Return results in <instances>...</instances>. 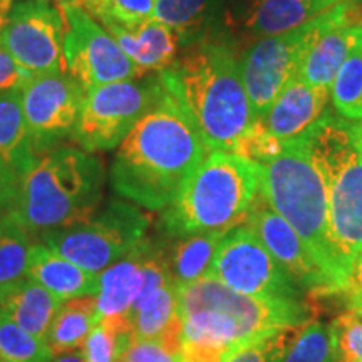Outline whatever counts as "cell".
Returning <instances> with one entry per match:
<instances>
[{
	"label": "cell",
	"instance_id": "6da1fadb",
	"mask_svg": "<svg viewBox=\"0 0 362 362\" xmlns=\"http://www.w3.org/2000/svg\"><path fill=\"white\" fill-rule=\"evenodd\" d=\"M208 153L192 117L165 90L121 141L111 163V187L136 205L165 210Z\"/></svg>",
	"mask_w": 362,
	"mask_h": 362
},
{
	"label": "cell",
	"instance_id": "7a4b0ae2",
	"mask_svg": "<svg viewBox=\"0 0 362 362\" xmlns=\"http://www.w3.org/2000/svg\"><path fill=\"white\" fill-rule=\"evenodd\" d=\"M176 288L183 362H225L262 337L309 322L304 302L248 297L211 277Z\"/></svg>",
	"mask_w": 362,
	"mask_h": 362
},
{
	"label": "cell",
	"instance_id": "3957f363",
	"mask_svg": "<svg viewBox=\"0 0 362 362\" xmlns=\"http://www.w3.org/2000/svg\"><path fill=\"white\" fill-rule=\"evenodd\" d=\"M158 76L192 117L208 151L235 153L257 123L237 57L220 39L189 45Z\"/></svg>",
	"mask_w": 362,
	"mask_h": 362
},
{
	"label": "cell",
	"instance_id": "277c9868",
	"mask_svg": "<svg viewBox=\"0 0 362 362\" xmlns=\"http://www.w3.org/2000/svg\"><path fill=\"white\" fill-rule=\"evenodd\" d=\"M104 183L99 158L79 148H52L16 181L7 214L29 235L64 228L96 214Z\"/></svg>",
	"mask_w": 362,
	"mask_h": 362
},
{
	"label": "cell",
	"instance_id": "5b68a950",
	"mask_svg": "<svg viewBox=\"0 0 362 362\" xmlns=\"http://www.w3.org/2000/svg\"><path fill=\"white\" fill-rule=\"evenodd\" d=\"M257 170L262 197L304 240L337 291L346 292L349 274L330 232L324 180L312 161L304 136L285 143L274 158L259 163Z\"/></svg>",
	"mask_w": 362,
	"mask_h": 362
},
{
	"label": "cell",
	"instance_id": "8992f818",
	"mask_svg": "<svg viewBox=\"0 0 362 362\" xmlns=\"http://www.w3.org/2000/svg\"><path fill=\"white\" fill-rule=\"evenodd\" d=\"M259 197L255 163L232 151H210L176 200L165 208L161 226L170 237L221 232L245 223Z\"/></svg>",
	"mask_w": 362,
	"mask_h": 362
},
{
	"label": "cell",
	"instance_id": "52a82bcc",
	"mask_svg": "<svg viewBox=\"0 0 362 362\" xmlns=\"http://www.w3.org/2000/svg\"><path fill=\"white\" fill-rule=\"evenodd\" d=\"M315 168L322 176L329 221L347 274L362 248V128L361 123L325 115L304 134Z\"/></svg>",
	"mask_w": 362,
	"mask_h": 362
},
{
	"label": "cell",
	"instance_id": "ba28073f",
	"mask_svg": "<svg viewBox=\"0 0 362 362\" xmlns=\"http://www.w3.org/2000/svg\"><path fill=\"white\" fill-rule=\"evenodd\" d=\"M357 16L352 0H342L309 24L291 33L262 37L240 57V72L253 115L262 119L279 93L298 74L309 49L334 25Z\"/></svg>",
	"mask_w": 362,
	"mask_h": 362
},
{
	"label": "cell",
	"instance_id": "9c48e42d",
	"mask_svg": "<svg viewBox=\"0 0 362 362\" xmlns=\"http://www.w3.org/2000/svg\"><path fill=\"white\" fill-rule=\"evenodd\" d=\"M149 218L128 202L112 200L88 220L42 235L45 247L90 274H101L146 238Z\"/></svg>",
	"mask_w": 362,
	"mask_h": 362
},
{
	"label": "cell",
	"instance_id": "30bf717a",
	"mask_svg": "<svg viewBox=\"0 0 362 362\" xmlns=\"http://www.w3.org/2000/svg\"><path fill=\"white\" fill-rule=\"evenodd\" d=\"M160 76H141L86 90L71 138L84 151H111L165 94Z\"/></svg>",
	"mask_w": 362,
	"mask_h": 362
},
{
	"label": "cell",
	"instance_id": "8fae6325",
	"mask_svg": "<svg viewBox=\"0 0 362 362\" xmlns=\"http://www.w3.org/2000/svg\"><path fill=\"white\" fill-rule=\"evenodd\" d=\"M206 277L248 297L302 302L300 285L245 223L225 235Z\"/></svg>",
	"mask_w": 362,
	"mask_h": 362
},
{
	"label": "cell",
	"instance_id": "7c38bea8",
	"mask_svg": "<svg viewBox=\"0 0 362 362\" xmlns=\"http://www.w3.org/2000/svg\"><path fill=\"white\" fill-rule=\"evenodd\" d=\"M64 21V64L86 90L141 78L115 37L83 7L61 11Z\"/></svg>",
	"mask_w": 362,
	"mask_h": 362
},
{
	"label": "cell",
	"instance_id": "4fadbf2b",
	"mask_svg": "<svg viewBox=\"0 0 362 362\" xmlns=\"http://www.w3.org/2000/svg\"><path fill=\"white\" fill-rule=\"evenodd\" d=\"M0 45L29 74L66 72L64 21L51 0L13 4L0 25Z\"/></svg>",
	"mask_w": 362,
	"mask_h": 362
},
{
	"label": "cell",
	"instance_id": "5bb4252c",
	"mask_svg": "<svg viewBox=\"0 0 362 362\" xmlns=\"http://www.w3.org/2000/svg\"><path fill=\"white\" fill-rule=\"evenodd\" d=\"M86 89L67 72L30 76L21 88L22 110L35 155L72 136Z\"/></svg>",
	"mask_w": 362,
	"mask_h": 362
},
{
	"label": "cell",
	"instance_id": "9a60e30c",
	"mask_svg": "<svg viewBox=\"0 0 362 362\" xmlns=\"http://www.w3.org/2000/svg\"><path fill=\"white\" fill-rule=\"evenodd\" d=\"M245 225L302 288L320 293L339 292L336 284L319 265L304 240L267 203L260 192L248 211Z\"/></svg>",
	"mask_w": 362,
	"mask_h": 362
},
{
	"label": "cell",
	"instance_id": "2e32d148",
	"mask_svg": "<svg viewBox=\"0 0 362 362\" xmlns=\"http://www.w3.org/2000/svg\"><path fill=\"white\" fill-rule=\"evenodd\" d=\"M329 101L330 89L314 88L296 76L280 90L260 121L279 141H292L327 115Z\"/></svg>",
	"mask_w": 362,
	"mask_h": 362
},
{
	"label": "cell",
	"instance_id": "e0dca14e",
	"mask_svg": "<svg viewBox=\"0 0 362 362\" xmlns=\"http://www.w3.org/2000/svg\"><path fill=\"white\" fill-rule=\"evenodd\" d=\"M99 24L115 37L141 76L161 72L178 57V37L155 19L144 21L136 27H124L111 21H101Z\"/></svg>",
	"mask_w": 362,
	"mask_h": 362
},
{
	"label": "cell",
	"instance_id": "ac0fdd59",
	"mask_svg": "<svg viewBox=\"0 0 362 362\" xmlns=\"http://www.w3.org/2000/svg\"><path fill=\"white\" fill-rule=\"evenodd\" d=\"M361 44L362 21L354 16L317 39L302 61L297 76L314 88L330 89L339 69Z\"/></svg>",
	"mask_w": 362,
	"mask_h": 362
},
{
	"label": "cell",
	"instance_id": "d6986e66",
	"mask_svg": "<svg viewBox=\"0 0 362 362\" xmlns=\"http://www.w3.org/2000/svg\"><path fill=\"white\" fill-rule=\"evenodd\" d=\"M29 277L62 302L99 293V274L81 269L49 247L33 245L29 253Z\"/></svg>",
	"mask_w": 362,
	"mask_h": 362
},
{
	"label": "cell",
	"instance_id": "ffe728a7",
	"mask_svg": "<svg viewBox=\"0 0 362 362\" xmlns=\"http://www.w3.org/2000/svg\"><path fill=\"white\" fill-rule=\"evenodd\" d=\"M223 0H158L151 19L178 37L180 47L216 40Z\"/></svg>",
	"mask_w": 362,
	"mask_h": 362
},
{
	"label": "cell",
	"instance_id": "44dd1931",
	"mask_svg": "<svg viewBox=\"0 0 362 362\" xmlns=\"http://www.w3.org/2000/svg\"><path fill=\"white\" fill-rule=\"evenodd\" d=\"M146 238L136 245L128 255L117 260L99 274L98 314L104 317H129L143 285V248Z\"/></svg>",
	"mask_w": 362,
	"mask_h": 362
},
{
	"label": "cell",
	"instance_id": "7402d4cb",
	"mask_svg": "<svg viewBox=\"0 0 362 362\" xmlns=\"http://www.w3.org/2000/svg\"><path fill=\"white\" fill-rule=\"evenodd\" d=\"M342 0H255L245 25L253 35L272 37L309 24Z\"/></svg>",
	"mask_w": 362,
	"mask_h": 362
},
{
	"label": "cell",
	"instance_id": "603a6c76",
	"mask_svg": "<svg viewBox=\"0 0 362 362\" xmlns=\"http://www.w3.org/2000/svg\"><path fill=\"white\" fill-rule=\"evenodd\" d=\"M24 110L21 89L0 93V163L16 181L37 161Z\"/></svg>",
	"mask_w": 362,
	"mask_h": 362
},
{
	"label": "cell",
	"instance_id": "cb8c5ba5",
	"mask_svg": "<svg viewBox=\"0 0 362 362\" xmlns=\"http://www.w3.org/2000/svg\"><path fill=\"white\" fill-rule=\"evenodd\" d=\"M133 341L181 336L178 288L173 280L133 305L129 314Z\"/></svg>",
	"mask_w": 362,
	"mask_h": 362
},
{
	"label": "cell",
	"instance_id": "d4e9b609",
	"mask_svg": "<svg viewBox=\"0 0 362 362\" xmlns=\"http://www.w3.org/2000/svg\"><path fill=\"white\" fill-rule=\"evenodd\" d=\"M62 304L64 302L61 298L34 279L27 277L19 287L7 293V297L0 302V309L30 336L45 341L52 319Z\"/></svg>",
	"mask_w": 362,
	"mask_h": 362
},
{
	"label": "cell",
	"instance_id": "484cf974",
	"mask_svg": "<svg viewBox=\"0 0 362 362\" xmlns=\"http://www.w3.org/2000/svg\"><path fill=\"white\" fill-rule=\"evenodd\" d=\"M99 322L98 300L94 296H86L66 300L52 319L45 342L52 357L66 352L83 349L86 339Z\"/></svg>",
	"mask_w": 362,
	"mask_h": 362
},
{
	"label": "cell",
	"instance_id": "4316f807",
	"mask_svg": "<svg viewBox=\"0 0 362 362\" xmlns=\"http://www.w3.org/2000/svg\"><path fill=\"white\" fill-rule=\"evenodd\" d=\"M225 235L221 232H210L178 237L170 250H165L171 279L176 287L206 277Z\"/></svg>",
	"mask_w": 362,
	"mask_h": 362
},
{
	"label": "cell",
	"instance_id": "83f0119b",
	"mask_svg": "<svg viewBox=\"0 0 362 362\" xmlns=\"http://www.w3.org/2000/svg\"><path fill=\"white\" fill-rule=\"evenodd\" d=\"M30 235L19 221L0 216V302L29 277Z\"/></svg>",
	"mask_w": 362,
	"mask_h": 362
},
{
	"label": "cell",
	"instance_id": "f1b7e54d",
	"mask_svg": "<svg viewBox=\"0 0 362 362\" xmlns=\"http://www.w3.org/2000/svg\"><path fill=\"white\" fill-rule=\"evenodd\" d=\"M131 341L129 317H104L90 330L83 352L88 362H119Z\"/></svg>",
	"mask_w": 362,
	"mask_h": 362
},
{
	"label": "cell",
	"instance_id": "f546056e",
	"mask_svg": "<svg viewBox=\"0 0 362 362\" xmlns=\"http://www.w3.org/2000/svg\"><path fill=\"white\" fill-rule=\"evenodd\" d=\"M330 101L344 119L362 123V44L339 69L330 86Z\"/></svg>",
	"mask_w": 362,
	"mask_h": 362
},
{
	"label": "cell",
	"instance_id": "4dcf8cb0",
	"mask_svg": "<svg viewBox=\"0 0 362 362\" xmlns=\"http://www.w3.org/2000/svg\"><path fill=\"white\" fill-rule=\"evenodd\" d=\"M0 359L8 362H52L47 342L25 332L0 309Z\"/></svg>",
	"mask_w": 362,
	"mask_h": 362
},
{
	"label": "cell",
	"instance_id": "1f68e13d",
	"mask_svg": "<svg viewBox=\"0 0 362 362\" xmlns=\"http://www.w3.org/2000/svg\"><path fill=\"white\" fill-rule=\"evenodd\" d=\"M282 362H336L330 327L320 322H307L293 339Z\"/></svg>",
	"mask_w": 362,
	"mask_h": 362
},
{
	"label": "cell",
	"instance_id": "d6a6232c",
	"mask_svg": "<svg viewBox=\"0 0 362 362\" xmlns=\"http://www.w3.org/2000/svg\"><path fill=\"white\" fill-rule=\"evenodd\" d=\"M158 0H86L84 8L98 22L111 21L124 27H136L151 19Z\"/></svg>",
	"mask_w": 362,
	"mask_h": 362
},
{
	"label": "cell",
	"instance_id": "836d02e7",
	"mask_svg": "<svg viewBox=\"0 0 362 362\" xmlns=\"http://www.w3.org/2000/svg\"><path fill=\"white\" fill-rule=\"evenodd\" d=\"M329 327L336 362H362V309L349 305Z\"/></svg>",
	"mask_w": 362,
	"mask_h": 362
},
{
	"label": "cell",
	"instance_id": "e575fe53",
	"mask_svg": "<svg viewBox=\"0 0 362 362\" xmlns=\"http://www.w3.org/2000/svg\"><path fill=\"white\" fill-rule=\"evenodd\" d=\"M297 329H284L240 349L225 362H282Z\"/></svg>",
	"mask_w": 362,
	"mask_h": 362
},
{
	"label": "cell",
	"instance_id": "d590c367",
	"mask_svg": "<svg viewBox=\"0 0 362 362\" xmlns=\"http://www.w3.org/2000/svg\"><path fill=\"white\" fill-rule=\"evenodd\" d=\"M119 362H183L181 361V336L131 341Z\"/></svg>",
	"mask_w": 362,
	"mask_h": 362
},
{
	"label": "cell",
	"instance_id": "8d00e7d4",
	"mask_svg": "<svg viewBox=\"0 0 362 362\" xmlns=\"http://www.w3.org/2000/svg\"><path fill=\"white\" fill-rule=\"evenodd\" d=\"M33 74H29L25 69L13 61L12 56H8L6 49L0 45V93L2 90L21 89Z\"/></svg>",
	"mask_w": 362,
	"mask_h": 362
},
{
	"label": "cell",
	"instance_id": "74e56055",
	"mask_svg": "<svg viewBox=\"0 0 362 362\" xmlns=\"http://www.w3.org/2000/svg\"><path fill=\"white\" fill-rule=\"evenodd\" d=\"M13 187H16V178L0 163V216L7 214L12 200Z\"/></svg>",
	"mask_w": 362,
	"mask_h": 362
},
{
	"label": "cell",
	"instance_id": "f35d334b",
	"mask_svg": "<svg viewBox=\"0 0 362 362\" xmlns=\"http://www.w3.org/2000/svg\"><path fill=\"white\" fill-rule=\"evenodd\" d=\"M346 292L359 293V296H362V248L356 253L354 259H352L349 270V284H347Z\"/></svg>",
	"mask_w": 362,
	"mask_h": 362
},
{
	"label": "cell",
	"instance_id": "ab89813d",
	"mask_svg": "<svg viewBox=\"0 0 362 362\" xmlns=\"http://www.w3.org/2000/svg\"><path fill=\"white\" fill-rule=\"evenodd\" d=\"M56 362H88V359H86L83 349H78L72 352H66V354H61L56 359Z\"/></svg>",
	"mask_w": 362,
	"mask_h": 362
},
{
	"label": "cell",
	"instance_id": "60d3db41",
	"mask_svg": "<svg viewBox=\"0 0 362 362\" xmlns=\"http://www.w3.org/2000/svg\"><path fill=\"white\" fill-rule=\"evenodd\" d=\"M56 2V7L57 11H64V8H69V7H83L86 6V0H54Z\"/></svg>",
	"mask_w": 362,
	"mask_h": 362
},
{
	"label": "cell",
	"instance_id": "b9f144b4",
	"mask_svg": "<svg viewBox=\"0 0 362 362\" xmlns=\"http://www.w3.org/2000/svg\"><path fill=\"white\" fill-rule=\"evenodd\" d=\"M8 2H13V4H16V2H22V0H8Z\"/></svg>",
	"mask_w": 362,
	"mask_h": 362
},
{
	"label": "cell",
	"instance_id": "7bdbcfd3",
	"mask_svg": "<svg viewBox=\"0 0 362 362\" xmlns=\"http://www.w3.org/2000/svg\"><path fill=\"white\" fill-rule=\"evenodd\" d=\"M0 362H8V361H2V359H0Z\"/></svg>",
	"mask_w": 362,
	"mask_h": 362
},
{
	"label": "cell",
	"instance_id": "ee69618b",
	"mask_svg": "<svg viewBox=\"0 0 362 362\" xmlns=\"http://www.w3.org/2000/svg\"><path fill=\"white\" fill-rule=\"evenodd\" d=\"M361 128H362V123H361Z\"/></svg>",
	"mask_w": 362,
	"mask_h": 362
},
{
	"label": "cell",
	"instance_id": "f6af8a7d",
	"mask_svg": "<svg viewBox=\"0 0 362 362\" xmlns=\"http://www.w3.org/2000/svg\"><path fill=\"white\" fill-rule=\"evenodd\" d=\"M351 307H352V305H351ZM357 309H359V307H357Z\"/></svg>",
	"mask_w": 362,
	"mask_h": 362
}]
</instances>
